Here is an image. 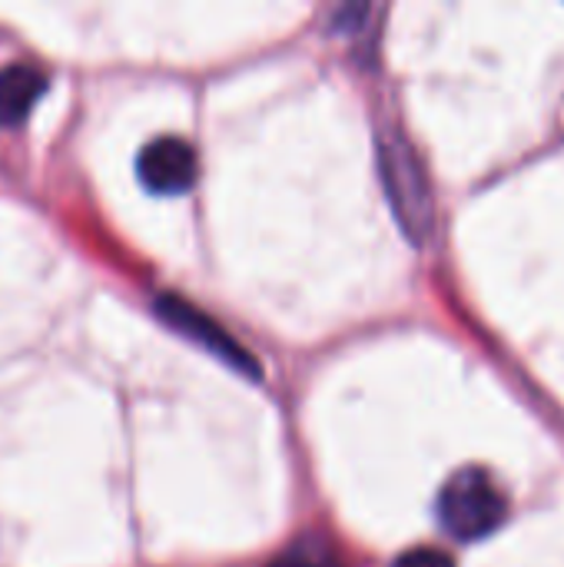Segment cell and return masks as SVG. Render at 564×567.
I'll use <instances>...</instances> for the list:
<instances>
[{
	"label": "cell",
	"mask_w": 564,
	"mask_h": 567,
	"mask_svg": "<svg viewBox=\"0 0 564 567\" xmlns=\"http://www.w3.org/2000/svg\"><path fill=\"white\" fill-rule=\"evenodd\" d=\"M47 90V76L30 63H10L0 70V126H17L27 120L40 93Z\"/></svg>",
	"instance_id": "5b68a950"
},
{
	"label": "cell",
	"mask_w": 564,
	"mask_h": 567,
	"mask_svg": "<svg viewBox=\"0 0 564 567\" xmlns=\"http://www.w3.org/2000/svg\"><path fill=\"white\" fill-rule=\"evenodd\" d=\"M392 567H455V561L439 548H412V551L399 555Z\"/></svg>",
	"instance_id": "8992f818"
},
{
	"label": "cell",
	"mask_w": 564,
	"mask_h": 567,
	"mask_svg": "<svg viewBox=\"0 0 564 567\" xmlns=\"http://www.w3.org/2000/svg\"><path fill=\"white\" fill-rule=\"evenodd\" d=\"M509 518L502 488L482 468H459L439 492V522L455 542H482Z\"/></svg>",
	"instance_id": "7a4b0ae2"
},
{
	"label": "cell",
	"mask_w": 564,
	"mask_h": 567,
	"mask_svg": "<svg viewBox=\"0 0 564 567\" xmlns=\"http://www.w3.org/2000/svg\"><path fill=\"white\" fill-rule=\"evenodd\" d=\"M379 169L399 226L409 233L412 243H425L435 226V203H432L425 166L412 150V143L406 140V133L389 130L379 136Z\"/></svg>",
	"instance_id": "6da1fadb"
},
{
	"label": "cell",
	"mask_w": 564,
	"mask_h": 567,
	"mask_svg": "<svg viewBox=\"0 0 564 567\" xmlns=\"http://www.w3.org/2000/svg\"><path fill=\"white\" fill-rule=\"evenodd\" d=\"M140 183L156 196H180L196 186L199 159L183 136H156L136 156Z\"/></svg>",
	"instance_id": "277c9868"
},
{
	"label": "cell",
	"mask_w": 564,
	"mask_h": 567,
	"mask_svg": "<svg viewBox=\"0 0 564 567\" xmlns=\"http://www.w3.org/2000/svg\"><path fill=\"white\" fill-rule=\"evenodd\" d=\"M153 309H156V316L170 326V329H176L180 336H186V339H193L196 346H203L206 352H213L216 359H223L226 365H233L236 372H243V375H259V362L216 322V319H209L206 312H199L196 306H189L186 299H180V296H173V292H166V296H160L156 302H153Z\"/></svg>",
	"instance_id": "3957f363"
}]
</instances>
